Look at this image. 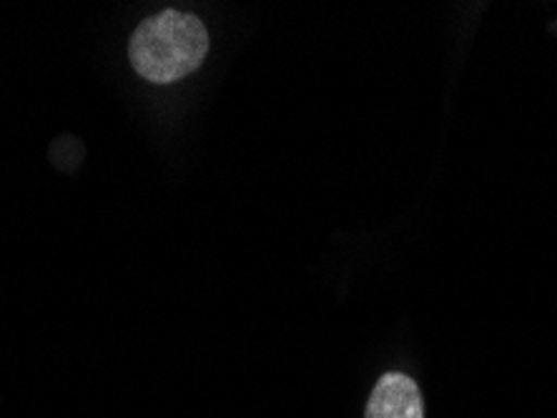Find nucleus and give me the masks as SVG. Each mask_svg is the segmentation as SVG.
<instances>
[{
    "label": "nucleus",
    "instance_id": "obj_1",
    "mask_svg": "<svg viewBox=\"0 0 557 418\" xmlns=\"http://www.w3.org/2000/svg\"><path fill=\"white\" fill-rule=\"evenodd\" d=\"M209 53V30L194 13L161 11L134 30L128 59L138 76L151 84H176L199 68Z\"/></svg>",
    "mask_w": 557,
    "mask_h": 418
},
{
    "label": "nucleus",
    "instance_id": "obj_2",
    "mask_svg": "<svg viewBox=\"0 0 557 418\" xmlns=\"http://www.w3.org/2000/svg\"><path fill=\"white\" fill-rule=\"evenodd\" d=\"M364 418H424L420 387L407 373H384L374 383Z\"/></svg>",
    "mask_w": 557,
    "mask_h": 418
}]
</instances>
